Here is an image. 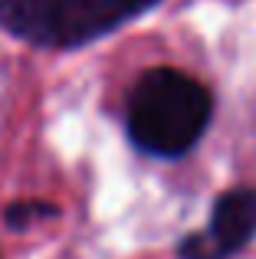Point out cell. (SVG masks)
Listing matches in <instances>:
<instances>
[{"instance_id":"obj_1","label":"cell","mask_w":256,"mask_h":259,"mask_svg":"<svg viewBox=\"0 0 256 259\" xmlns=\"http://www.w3.org/2000/svg\"><path fill=\"white\" fill-rule=\"evenodd\" d=\"M214 118V95L200 79L154 66L141 72L128 92L125 132L141 154L151 158H181L187 154Z\"/></svg>"},{"instance_id":"obj_2","label":"cell","mask_w":256,"mask_h":259,"mask_svg":"<svg viewBox=\"0 0 256 259\" xmlns=\"http://www.w3.org/2000/svg\"><path fill=\"white\" fill-rule=\"evenodd\" d=\"M161 0H0V30L36 50H82Z\"/></svg>"},{"instance_id":"obj_3","label":"cell","mask_w":256,"mask_h":259,"mask_svg":"<svg viewBox=\"0 0 256 259\" xmlns=\"http://www.w3.org/2000/svg\"><path fill=\"white\" fill-rule=\"evenodd\" d=\"M256 236V187L224 190L214 203L210 227L181 240V259H227Z\"/></svg>"},{"instance_id":"obj_4","label":"cell","mask_w":256,"mask_h":259,"mask_svg":"<svg viewBox=\"0 0 256 259\" xmlns=\"http://www.w3.org/2000/svg\"><path fill=\"white\" fill-rule=\"evenodd\" d=\"M56 213V207H50V203H43V200H20V203H13V207H7V223H10L13 230H23V227H30L36 217H53Z\"/></svg>"}]
</instances>
